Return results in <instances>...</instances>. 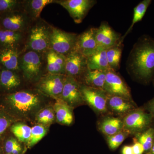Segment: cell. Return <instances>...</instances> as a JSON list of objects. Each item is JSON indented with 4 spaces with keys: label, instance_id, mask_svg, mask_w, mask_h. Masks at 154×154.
Instances as JSON below:
<instances>
[{
    "label": "cell",
    "instance_id": "cell-1",
    "mask_svg": "<svg viewBox=\"0 0 154 154\" xmlns=\"http://www.w3.org/2000/svg\"><path fill=\"white\" fill-rule=\"evenodd\" d=\"M128 67L140 81L148 82L154 77V39L144 36L138 40L131 53Z\"/></svg>",
    "mask_w": 154,
    "mask_h": 154
},
{
    "label": "cell",
    "instance_id": "cell-2",
    "mask_svg": "<svg viewBox=\"0 0 154 154\" xmlns=\"http://www.w3.org/2000/svg\"><path fill=\"white\" fill-rule=\"evenodd\" d=\"M123 129L130 135H136L151 127L153 117L149 112L141 108L131 110L122 118Z\"/></svg>",
    "mask_w": 154,
    "mask_h": 154
},
{
    "label": "cell",
    "instance_id": "cell-3",
    "mask_svg": "<svg viewBox=\"0 0 154 154\" xmlns=\"http://www.w3.org/2000/svg\"><path fill=\"white\" fill-rule=\"evenodd\" d=\"M78 36L75 33L53 28L51 32L49 48L54 52L66 56L75 50Z\"/></svg>",
    "mask_w": 154,
    "mask_h": 154
},
{
    "label": "cell",
    "instance_id": "cell-4",
    "mask_svg": "<svg viewBox=\"0 0 154 154\" xmlns=\"http://www.w3.org/2000/svg\"><path fill=\"white\" fill-rule=\"evenodd\" d=\"M83 100L96 113L104 115L109 113L107 105V93L103 90L84 85L80 87Z\"/></svg>",
    "mask_w": 154,
    "mask_h": 154
},
{
    "label": "cell",
    "instance_id": "cell-5",
    "mask_svg": "<svg viewBox=\"0 0 154 154\" xmlns=\"http://www.w3.org/2000/svg\"><path fill=\"white\" fill-rule=\"evenodd\" d=\"M51 30L44 24H37L31 28L28 41L30 49L38 52L49 48Z\"/></svg>",
    "mask_w": 154,
    "mask_h": 154
},
{
    "label": "cell",
    "instance_id": "cell-6",
    "mask_svg": "<svg viewBox=\"0 0 154 154\" xmlns=\"http://www.w3.org/2000/svg\"><path fill=\"white\" fill-rule=\"evenodd\" d=\"M70 15L75 23L82 22L90 9L96 3L94 0H64L57 2Z\"/></svg>",
    "mask_w": 154,
    "mask_h": 154
},
{
    "label": "cell",
    "instance_id": "cell-7",
    "mask_svg": "<svg viewBox=\"0 0 154 154\" xmlns=\"http://www.w3.org/2000/svg\"><path fill=\"white\" fill-rule=\"evenodd\" d=\"M104 91L110 95L133 100L129 88L115 71L106 72Z\"/></svg>",
    "mask_w": 154,
    "mask_h": 154
},
{
    "label": "cell",
    "instance_id": "cell-8",
    "mask_svg": "<svg viewBox=\"0 0 154 154\" xmlns=\"http://www.w3.org/2000/svg\"><path fill=\"white\" fill-rule=\"evenodd\" d=\"M8 99L15 109L24 113L33 110L40 102L36 94L27 91L13 93L8 96Z\"/></svg>",
    "mask_w": 154,
    "mask_h": 154
},
{
    "label": "cell",
    "instance_id": "cell-9",
    "mask_svg": "<svg viewBox=\"0 0 154 154\" xmlns=\"http://www.w3.org/2000/svg\"><path fill=\"white\" fill-rule=\"evenodd\" d=\"M19 67L27 79H34L41 72L42 62L40 56L36 51H30L24 54L19 63Z\"/></svg>",
    "mask_w": 154,
    "mask_h": 154
},
{
    "label": "cell",
    "instance_id": "cell-10",
    "mask_svg": "<svg viewBox=\"0 0 154 154\" xmlns=\"http://www.w3.org/2000/svg\"><path fill=\"white\" fill-rule=\"evenodd\" d=\"M61 98L71 107L80 105L84 102L79 85L73 77L68 75L66 76Z\"/></svg>",
    "mask_w": 154,
    "mask_h": 154
},
{
    "label": "cell",
    "instance_id": "cell-11",
    "mask_svg": "<svg viewBox=\"0 0 154 154\" xmlns=\"http://www.w3.org/2000/svg\"><path fill=\"white\" fill-rule=\"evenodd\" d=\"M107 105L109 113L122 118L131 110L137 108L133 100L107 94Z\"/></svg>",
    "mask_w": 154,
    "mask_h": 154
},
{
    "label": "cell",
    "instance_id": "cell-12",
    "mask_svg": "<svg viewBox=\"0 0 154 154\" xmlns=\"http://www.w3.org/2000/svg\"><path fill=\"white\" fill-rule=\"evenodd\" d=\"M96 28H92L78 36L75 50L86 57L99 51L96 40Z\"/></svg>",
    "mask_w": 154,
    "mask_h": 154
},
{
    "label": "cell",
    "instance_id": "cell-13",
    "mask_svg": "<svg viewBox=\"0 0 154 154\" xmlns=\"http://www.w3.org/2000/svg\"><path fill=\"white\" fill-rule=\"evenodd\" d=\"M96 38L98 50H105L120 42V37L108 24L102 23L96 28Z\"/></svg>",
    "mask_w": 154,
    "mask_h": 154
},
{
    "label": "cell",
    "instance_id": "cell-14",
    "mask_svg": "<svg viewBox=\"0 0 154 154\" xmlns=\"http://www.w3.org/2000/svg\"><path fill=\"white\" fill-rule=\"evenodd\" d=\"M66 79L63 75L50 74L40 81L39 89L50 96L61 97Z\"/></svg>",
    "mask_w": 154,
    "mask_h": 154
},
{
    "label": "cell",
    "instance_id": "cell-15",
    "mask_svg": "<svg viewBox=\"0 0 154 154\" xmlns=\"http://www.w3.org/2000/svg\"><path fill=\"white\" fill-rule=\"evenodd\" d=\"M87 67V57L76 50L66 56L65 71L67 75L79 76L85 72Z\"/></svg>",
    "mask_w": 154,
    "mask_h": 154
},
{
    "label": "cell",
    "instance_id": "cell-16",
    "mask_svg": "<svg viewBox=\"0 0 154 154\" xmlns=\"http://www.w3.org/2000/svg\"><path fill=\"white\" fill-rule=\"evenodd\" d=\"M1 22L4 29L21 32L27 26V19L24 14L16 11L4 14Z\"/></svg>",
    "mask_w": 154,
    "mask_h": 154
},
{
    "label": "cell",
    "instance_id": "cell-17",
    "mask_svg": "<svg viewBox=\"0 0 154 154\" xmlns=\"http://www.w3.org/2000/svg\"><path fill=\"white\" fill-rule=\"evenodd\" d=\"M122 118L115 116H106L98 123V129L105 136L113 135L123 130Z\"/></svg>",
    "mask_w": 154,
    "mask_h": 154
},
{
    "label": "cell",
    "instance_id": "cell-18",
    "mask_svg": "<svg viewBox=\"0 0 154 154\" xmlns=\"http://www.w3.org/2000/svg\"><path fill=\"white\" fill-rule=\"evenodd\" d=\"M0 64L10 70L19 69V54L15 48L2 47L0 49Z\"/></svg>",
    "mask_w": 154,
    "mask_h": 154
},
{
    "label": "cell",
    "instance_id": "cell-19",
    "mask_svg": "<svg viewBox=\"0 0 154 154\" xmlns=\"http://www.w3.org/2000/svg\"><path fill=\"white\" fill-rule=\"evenodd\" d=\"M87 63L88 68L90 69L99 70L105 72L113 70L109 66L106 50L98 51L87 57Z\"/></svg>",
    "mask_w": 154,
    "mask_h": 154
},
{
    "label": "cell",
    "instance_id": "cell-20",
    "mask_svg": "<svg viewBox=\"0 0 154 154\" xmlns=\"http://www.w3.org/2000/svg\"><path fill=\"white\" fill-rule=\"evenodd\" d=\"M72 108L61 99H58L54 104V109L58 122L67 125L72 123L73 115Z\"/></svg>",
    "mask_w": 154,
    "mask_h": 154
},
{
    "label": "cell",
    "instance_id": "cell-21",
    "mask_svg": "<svg viewBox=\"0 0 154 154\" xmlns=\"http://www.w3.org/2000/svg\"><path fill=\"white\" fill-rule=\"evenodd\" d=\"M106 72L87 68L84 75L86 85L104 91Z\"/></svg>",
    "mask_w": 154,
    "mask_h": 154
},
{
    "label": "cell",
    "instance_id": "cell-22",
    "mask_svg": "<svg viewBox=\"0 0 154 154\" xmlns=\"http://www.w3.org/2000/svg\"><path fill=\"white\" fill-rule=\"evenodd\" d=\"M47 69L50 74H61L65 72L66 56L51 50L47 55Z\"/></svg>",
    "mask_w": 154,
    "mask_h": 154
},
{
    "label": "cell",
    "instance_id": "cell-23",
    "mask_svg": "<svg viewBox=\"0 0 154 154\" xmlns=\"http://www.w3.org/2000/svg\"><path fill=\"white\" fill-rule=\"evenodd\" d=\"M0 84L5 89L11 90L20 85V80L14 71L4 68L0 72Z\"/></svg>",
    "mask_w": 154,
    "mask_h": 154
},
{
    "label": "cell",
    "instance_id": "cell-24",
    "mask_svg": "<svg viewBox=\"0 0 154 154\" xmlns=\"http://www.w3.org/2000/svg\"><path fill=\"white\" fill-rule=\"evenodd\" d=\"M20 32L3 29L0 30V45L3 47L15 48L22 39Z\"/></svg>",
    "mask_w": 154,
    "mask_h": 154
},
{
    "label": "cell",
    "instance_id": "cell-25",
    "mask_svg": "<svg viewBox=\"0 0 154 154\" xmlns=\"http://www.w3.org/2000/svg\"><path fill=\"white\" fill-rule=\"evenodd\" d=\"M151 2L152 1L151 0H144L142 2H140L137 6L135 7L134 9L133 18L131 25L124 36L122 37L121 39H120L121 40L120 41V42H122L125 37L132 30V28L135 24L141 21L146 12Z\"/></svg>",
    "mask_w": 154,
    "mask_h": 154
},
{
    "label": "cell",
    "instance_id": "cell-26",
    "mask_svg": "<svg viewBox=\"0 0 154 154\" xmlns=\"http://www.w3.org/2000/svg\"><path fill=\"white\" fill-rule=\"evenodd\" d=\"M134 141L143 146L144 153H148L151 149L154 142V128L151 127L145 131L135 135Z\"/></svg>",
    "mask_w": 154,
    "mask_h": 154
},
{
    "label": "cell",
    "instance_id": "cell-27",
    "mask_svg": "<svg viewBox=\"0 0 154 154\" xmlns=\"http://www.w3.org/2000/svg\"><path fill=\"white\" fill-rule=\"evenodd\" d=\"M120 42L113 47L106 50L107 60L109 66L115 71L119 67L122 54V48Z\"/></svg>",
    "mask_w": 154,
    "mask_h": 154
},
{
    "label": "cell",
    "instance_id": "cell-28",
    "mask_svg": "<svg viewBox=\"0 0 154 154\" xmlns=\"http://www.w3.org/2000/svg\"><path fill=\"white\" fill-rule=\"evenodd\" d=\"M11 131L19 141L28 143L31 135V128L26 125L19 123L11 127Z\"/></svg>",
    "mask_w": 154,
    "mask_h": 154
},
{
    "label": "cell",
    "instance_id": "cell-29",
    "mask_svg": "<svg viewBox=\"0 0 154 154\" xmlns=\"http://www.w3.org/2000/svg\"><path fill=\"white\" fill-rule=\"evenodd\" d=\"M52 0H31L28 1V9L30 15L35 18L40 17L42 11L48 5L54 2Z\"/></svg>",
    "mask_w": 154,
    "mask_h": 154
},
{
    "label": "cell",
    "instance_id": "cell-30",
    "mask_svg": "<svg viewBox=\"0 0 154 154\" xmlns=\"http://www.w3.org/2000/svg\"><path fill=\"white\" fill-rule=\"evenodd\" d=\"M129 135L127 131L123 129L113 135L106 137L107 145L109 148L112 150H115L121 145Z\"/></svg>",
    "mask_w": 154,
    "mask_h": 154
},
{
    "label": "cell",
    "instance_id": "cell-31",
    "mask_svg": "<svg viewBox=\"0 0 154 154\" xmlns=\"http://www.w3.org/2000/svg\"><path fill=\"white\" fill-rule=\"evenodd\" d=\"M47 133L46 128L41 125H37L31 128L30 140L28 143V147H31L41 140Z\"/></svg>",
    "mask_w": 154,
    "mask_h": 154
},
{
    "label": "cell",
    "instance_id": "cell-32",
    "mask_svg": "<svg viewBox=\"0 0 154 154\" xmlns=\"http://www.w3.org/2000/svg\"><path fill=\"white\" fill-rule=\"evenodd\" d=\"M54 112L51 108H45L38 112L36 119L39 123L48 124L51 123L54 119Z\"/></svg>",
    "mask_w": 154,
    "mask_h": 154
},
{
    "label": "cell",
    "instance_id": "cell-33",
    "mask_svg": "<svg viewBox=\"0 0 154 154\" xmlns=\"http://www.w3.org/2000/svg\"><path fill=\"white\" fill-rule=\"evenodd\" d=\"M19 4L17 0H0V13L5 14L16 11Z\"/></svg>",
    "mask_w": 154,
    "mask_h": 154
},
{
    "label": "cell",
    "instance_id": "cell-34",
    "mask_svg": "<svg viewBox=\"0 0 154 154\" xmlns=\"http://www.w3.org/2000/svg\"><path fill=\"white\" fill-rule=\"evenodd\" d=\"M5 148L7 154H21L22 152V146L18 141L14 138L7 141Z\"/></svg>",
    "mask_w": 154,
    "mask_h": 154
},
{
    "label": "cell",
    "instance_id": "cell-35",
    "mask_svg": "<svg viewBox=\"0 0 154 154\" xmlns=\"http://www.w3.org/2000/svg\"><path fill=\"white\" fill-rule=\"evenodd\" d=\"M10 125V121L6 117L0 116V135L5 131Z\"/></svg>",
    "mask_w": 154,
    "mask_h": 154
},
{
    "label": "cell",
    "instance_id": "cell-36",
    "mask_svg": "<svg viewBox=\"0 0 154 154\" xmlns=\"http://www.w3.org/2000/svg\"><path fill=\"white\" fill-rule=\"evenodd\" d=\"M132 147L134 154H143L144 153L143 146L138 142L134 141Z\"/></svg>",
    "mask_w": 154,
    "mask_h": 154
},
{
    "label": "cell",
    "instance_id": "cell-37",
    "mask_svg": "<svg viewBox=\"0 0 154 154\" xmlns=\"http://www.w3.org/2000/svg\"><path fill=\"white\" fill-rule=\"evenodd\" d=\"M147 110L154 119V98L149 101L146 105Z\"/></svg>",
    "mask_w": 154,
    "mask_h": 154
},
{
    "label": "cell",
    "instance_id": "cell-38",
    "mask_svg": "<svg viewBox=\"0 0 154 154\" xmlns=\"http://www.w3.org/2000/svg\"><path fill=\"white\" fill-rule=\"evenodd\" d=\"M122 154H134L132 146H125L122 150Z\"/></svg>",
    "mask_w": 154,
    "mask_h": 154
},
{
    "label": "cell",
    "instance_id": "cell-39",
    "mask_svg": "<svg viewBox=\"0 0 154 154\" xmlns=\"http://www.w3.org/2000/svg\"><path fill=\"white\" fill-rule=\"evenodd\" d=\"M149 154V153H146V154Z\"/></svg>",
    "mask_w": 154,
    "mask_h": 154
},
{
    "label": "cell",
    "instance_id": "cell-40",
    "mask_svg": "<svg viewBox=\"0 0 154 154\" xmlns=\"http://www.w3.org/2000/svg\"><path fill=\"white\" fill-rule=\"evenodd\" d=\"M0 154H1V150H0Z\"/></svg>",
    "mask_w": 154,
    "mask_h": 154
},
{
    "label": "cell",
    "instance_id": "cell-41",
    "mask_svg": "<svg viewBox=\"0 0 154 154\" xmlns=\"http://www.w3.org/2000/svg\"></svg>",
    "mask_w": 154,
    "mask_h": 154
},
{
    "label": "cell",
    "instance_id": "cell-42",
    "mask_svg": "<svg viewBox=\"0 0 154 154\" xmlns=\"http://www.w3.org/2000/svg\"><path fill=\"white\" fill-rule=\"evenodd\" d=\"M153 144L154 145V143H153Z\"/></svg>",
    "mask_w": 154,
    "mask_h": 154
},
{
    "label": "cell",
    "instance_id": "cell-43",
    "mask_svg": "<svg viewBox=\"0 0 154 154\" xmlns=\"http://www.w3.org/2000/svg\"></svg>",
    "mask_w": 154,
    "mask_h": 154
}]
</instances>
